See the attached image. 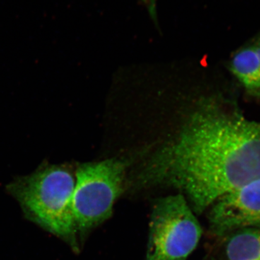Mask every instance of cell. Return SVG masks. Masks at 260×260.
Wrapping results in <instances>:
<instances>
[{"label": "cell", "instance_id": "obj_7", "mask_svg": "<svg viewBox=\"0 0 260 260\" xmlns=\"http://www.w3.org/2000/svg\"><path fill=\"white\" fill-rule=\"evenodd\" d=\"M229 260H260V228L239 230L228 241Z\"/></svg>", "mask_w": 260, "mask_h": 260}, {"label": "cell", "instance_id": "obj_3", "mask_svg": "<svg viewBox=\"0 0 260 260\" xmlns=\"http://www.w3.org/2000/svg\"><path fill=\"white\" fill-rule=\"evenodd\" d=\"M126 164L117 159L82 164L77 169L73 213L80 244L110 218L123 191Z\"/></svg>", "mask_w": 260, "mask_h": 260}, {"label": "cell", "instance_id": "obj_6", "mask_svg": "<svg viewBox=\"0 0 260 260\" xmlns=\"http://www.w3.org/2000/svg\"><path fill=\"white\" fill-rule=\"evenodd\" d=\"M231 69L246 93L260 99V58L254 44L238 51L233 58Z\"/></svg>", "mask_w": 260, "mask_h": 260}, {"label": "cell", "instance_id": "obj_5", "mask_svg": "<svg viewBox=\"0 0 260 260\" xmlns=\"http://www.w3.org/2000/svg\"><path fill=\"white\" fill-rule=\"evenodd\" d=\"M211 207L209 223L214 234L260 228V179L220 197Z\"/></svg>", "mask_w": 260, "mask_h": 260}, {"label": "cell", "instance_id": "obj_1", "mask_svg": "<svg viewBox=\"0 0 260 260\" xmlns=\"http://www.w3.org/2000/svg\"><path fill=\"white\" fill-rule=\"evenodd\" d=\"M260 179V121L229 103L203 104L179 137L154 154L137 184L181 191L195 214Z\"/></svg>", "mask_w": 260, "mask_h": 260}, {"label": "cell", "instance_id": "obj_8", "mask_svg": "<svg viewBox=\"0 0 260 260\" xmlns=\"http://www.w3.org/2000/svg\"><path fill=\"white\" fill-rule=\"evenodd\" d=\"M154 23L158 25V0H139Z\"/></svg>", "mask_w": 260, "mask_h": 260}, {"label": "cell", "instance_id": "obj_2", "mask_svg": "<svg viewBox=\"0 0 260 260\" xmlns=\"http://www.w3.org/2000/svg\"><path fill=\"white\" fill-rule=\"evenodd\" d=\"M75 186L71 168L44 162L31 174L12 181L6 190L17 200L25 218L78 253L80 243L73 213Z\"/></svg>", "mask_w": 260, "mask_h": 260}, {"label": "cell", "instance_id": "obj_4", "mask_svg": "<svg viewBox=\"0 0 260 260\" xmlns=\"http://www.w3.org/2000/svg\"><path fill=\"white\" fill-rule=\"evenodd\" d=\"M181 193L154 203L145 260H186L202 236L199 221Z\"/></svg>", "mask_w": 260, "mask_h": 260}, {"label": "cell", "instance_id": "obj_9", "mask_svg": "<svg viewBox=\"0 0 260 260\" xmlns=\"http://www.w3.org/2000/svg\"><path fill=\"white\" fill-rule=\"evenodd\" d=\"M254 47H255L256 52H257L258 55L260 58V38L254 44Z\"/></svg>", "mask_w": 260, "mask_h": 260}]
</instances>
